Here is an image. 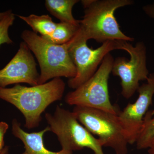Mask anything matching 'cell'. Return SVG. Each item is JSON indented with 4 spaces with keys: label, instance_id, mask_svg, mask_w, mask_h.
<instances>
[{
    "label": "cell",
    "instance_id": "1",
    "mask_svg": "<svg viewBox=\"0 0 154 154\" xmlns=\"http://www.w3.org/2000/svg\"><path fill=\"white\" fill-rule=\"evenodd\" d=\"M65 87L60 78L30 87L19 84L11 88L0 87V99L18 108L25 117V127L32 129L39 125L42 114L47 107L62 99Z\"/></svg>",
    "mask_w": 154,
    "mask_h": 154
},
{
    "label": "cell",
    "instance_id": "2",
    "mask_svg": "<svg viewBox=\"0 0 154 154\" xmlns=\"http://www.w3.org/2000/svg\"><path fill=\"white\" fill-rule=\"evenodd\" d=\"M132 0H83L85 14L79 20L76 34L86 41L93 39L99 43L109 41H134L120 30L114 13L119 8L131 5Z\"/></svg>",
    "mask_w": 154,
    "mask_h": 154
},
{
    "label": "cell",
    "instance_id": "3",
    "mask_svg": "<svg viewBox=\"0 0 154 154\" xmlns=\"http://www.w3.org/2000/svg\"><path fill=\"white\" fill-rule=\"evenodd\" d=\"M22 38L36 57L40 69L38 85L52 79L74 78L76 69L69 53V43L53 44L33 31L25 30Z\"/></svg>",
    "mask_w": 154,
    "mask_h": 154
},
{
    "label": "cell",
    "instance_id": "4",
    "mask_svg": "<svg viewBox=\"0 0 154 154\" xmlns=\"http://www.w3.org/2000/svg\"><path fill=\"white\" fill-rule=\"evenodd\" d=\"M45 118L62 149L73 152L87 148L94 154H104L101 141L80 124L73 111L57 106L52 114L45 113Z\"/></svg>",
    "mask_w": 154,
    "mask_h": 154
},
{
    "label": "cell",
    "instance_id": "5",
    "mask_svg": "<svg viewBox=\"0 0 154 154\" xmlns=\"http://www.w3.org/2000/svg\"><path fill=\"white\" fill-rule=\"evenodd\" d=\"M73 112L77 119L101 141L103 147L113 149L116 154H127L128 141L118 114L83 106H76Z\"/></svg>",
    "mask_w": 154,
    "mask_h": 154
},
{
    "label": "cell",
    "instance_id": "6",
    "mask_svg": "<svg viewBox=\"0 0 154 154\" xmlns=\"http://www.w3.org/2000/svg\"><path fill=\"white\" fill-rule=\"evenodd\" d=\"M114 58L108 54L95 74L87 82L65 97L69 105L83 106L118 114L119 109L110 102L108 80L112 72Z\"/></svg>",
    "mask_w": 154,
    "mask_h": 154
},
{
    "label": "cell",
    "instance_id": "7",
    "mask_svg": "<svg viewBox=\"0 0 154 154\" xmlns=\"http://www.w3.org/2000/svg\"><path fill=\"white\" fill-rule=\"evenodd\" d=\"M122 50L129 54L130 58L118 57L114 60L112 73L121 79V94L125 99L131 98L137 91L141 81H146L149 75L146 65V48L143 42L134 46L129 42L121 40Z\"/></svg>",
    "mask_w": 154,
    "mask_h": 154
},
{
    "label": "cell",
    "instance_id": "8",
    "mask_svg": "<svg viewBox=\"0 0 154 154\" xmlns=\"http://www.w3.org/2000/svg\"><path fill=\"white\" fill-rule=\"evenodd\" d=\"M87 42L76 35L69 41V53L76 69V74L69 80L68 85L75 90L95 74L108 54L115 50H122L121 40L106 42L95 49L88 47Z\"/></svg>",
    "mask_w": 154,
    "mask_h": 154
},
{
    "label": "cell",
    "instance_id": "9",
    "mask_svg": "<svg viewBox=\"0 0 154 154\" xmlns=\"http://www.w3.org/2000/svg\"><path fill=\"white\" fill-rule=\"evenodd\" d=\"M137 99L129 103L122 110H119L118 118L124 130L128 144L135 143L143 125L149 107L152 103L154 95V72L149 74L146 83L140 86L137 91Z\"/></svg>",
    "mask_w": 154,
    "mask_h": 154
},
{
    "label": "cell",
    "instance_id": "10",
    "mask_svg": "<svg viewBox=\"0 0 154 154\" xmlns=\"http://www.w3.org/2000/svg\"><path fill=\"white\" fill-rule=\"evenodd\" d=\"M31 51L24 42L20 44L16 55L4 68L0 70V87L19 83L32 86L38 85L39 74Z\"/></svg>",
    "mask_w": 154,
    "mask_h": 154
},
{
    "label": "cell",
    "instance_id": "11",
    "mask_svg": "<svg viewBox=\"0 0 154 154\" xmlns=\"http://www.w3.org/2000/svg\"><path fill=\"white\" fill-rule=\"evenodd\" d=\"M50 131L49 127L38 132L29 133L21 128V124L17 119L12 122V132L14 136L20 140L24 145L25 150L21 154H73V152L61 150L54 152L46 148L43 143V136L45 133Z\"/></svg>",
    "mask_w": 154,
    "mask_h": 154
},
{
    "label": "cell",
    "instance_id": "12",
    "mask_svg": "<svg viewBox=\"0 0 154 154\" xmlns=\"http://www.w3.org/2000/svg\"><path fill=\"white\" fill-rule=\"evenodd\" d=\"M79 2L78 0H46L45 6L49 13L60 22L79 25V20L75 19L72 11L74 6Z\"/></svg>",
    "mask_w": 154,
    "mask_h": 154
},
{
    "label": "cell",
    "instance_id": "13",
    "mask_svg": "<svg viewBox=\"0 0 154 154\" xmlns=\"http://www.w3.org/2000/svg\"><path fill=\"white\" fill-rule=\"evenodd\" d=\"M18 17L29 25L33 32L40 33L42 37L51 35L55 30L57 25V23L54 22L48 15L37 16L31 14L28 17L19 15Z\"/></svg>",
    "mask_w": 154,
    "mask_h": 154
},
{
    "label": "cell",
    "instance_id": "14",
    "mask_svg": "<svg viewBox=\"0 0 154 154\" xmlns=\"http://www.w3.org/2000/svg\"><path fill=\"white\" fill-rule=\"evenodd\" d=\"M79 25L60 22L57 23L56 28L51 35L42 37L53 44H65L73 38L79 30Z\"/></svg>",
    "mask_w": 154,
    "mask_h": 154
},
{
    "label": "cell",
    "instance_id": "15",
    "mask_svg": "<svg viewBox=\"0 0 154 154\" xmlns=\"http://www.w3.org/2000/svg\"><path fill=\"white\" fill-rule=\"evenodd\" d=\"M152 112L147 113L140 132L136 142L139 150L149 148L154 143V118Z\"/></svg>",
    "mask_w": 154,
    "mask_h": 154
},
{
    "label": "cell",
    "instance_id": "16",
    "mask_svg": "<svg viewBox=\"0 0 154 154\" xmlns=\"http://www.w3.org/2000/svg\"><path fill=\"white\" fill-rule=\"evenodd\" d=\"M15 19V15L11 10H9L6 11L5 16L0 19V46L5 43H13V41L9 37L8 30L13 25Z\"/></svg>",
    "mask_w": 154,
    "mask_h": 154
},
{
    "label": "cell",
    "instance_id": "17",
    "mask_svg": "<svg viewBox=\"0 0 154 154\" xmlns=\"http://www.w3.org/2000/svg\"><path fill=\"white\" fill-rule=\"evenodd\" d=\"M8 125L4 122H0V153L3 149L4 146V136L8 129Z\"/></svg>",
    "mask_w": 154,
    "mask_h": 154
},
{
    "label": "cell",
    "instance_id": "18",
    "mask_svg": "<svg viewBox=\"0 0 154 154\" xmlns=\"http://www.w3.org/2000/svg\"><path fill=\"white\" fill-rule=\"evenodd\" d=\"M142 10L148 17L154 20V2L144 5Z\"/></svg>",
    "mask_w": 154,
    "mask_h": 154
},
{
    "label": "cell",
    "instance_id": "19",
    "mask_svg": "<svg viewBox=\"0 0 154 154\" xmlns=\"http://www.w3.org/2000/svg\"><path fill=\"white\" fill-rule=\"evenodd\" d=\"M148 153L149 154H154V143L149 148Z\"/></svg>",
    "mask_w": 154,
    "mask_h": 154
},
{
    "label": "cell",
    "instance_id": "20",
    "mask_svg": "<svg viewBox=\"0 0 154 154\" xmlns=\"http://www.w3.org/2000/svg\"><path fill=\"white\" fill-rule=\"evenodd\" d=\"M7 151H8V149L7 147H5L3 149L2 151L0 153V154H6L7 153Z\"/></svg>",
    "mask_w": 154,
    "mask_h": 154
},
{
    "label": "cell",
    "instance_id": "21",
    "mask_svg": "<svg viewBox=\"0 0 154 154\" xmlns=\"http://www.w3.org/2000/svg\"><path fill=\"white\" fill-rule=\"evenodd\" d=\"M5 13L6 12H3V13H0V19H2V18L5 16Z\"/></svg>",
    "mask_w": 154,
    "mask_h": 154
}]
</instances>
